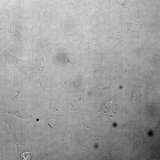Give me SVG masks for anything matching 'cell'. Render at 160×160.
<instances>
[{
	"label": "cell",
	"mask_w": 160,
	"mask_h": 160,
	"mask_svg": "<svg viewBox=\"0 0 160 160\" xmlns=\"http://www.w3.org/2000/svg\"><path fill=\"white\" fill-rule=\"evenodd\" d=\"M24 22L20 18L12 16L11 19L4 22V24L6 32L9 35L11 40L19 42L23 46L27 47L29 46L20 32Z\"/></svg>",
	"instance_id": "cell-1"
},
{
	"label": "cell",
	"mask_w": 160,
	"mask_h": 160,
	"mask_svg": "<svg viewBox=\"0 0 160 160\" xmlns=\"http://www.w3.org/2000/svg\"><path fill=\"white\" fill-rule=\"evenodd\" d=\"M128 26V30L138 36H140L145 30L147 22L134 19L133 22L126 20Z\"/></svg>",
	"instance_id": "cell-2"
},
{
	"label": "cell",
	"mask_w": 160,
	"mask_h": 160,
	"mask_svg": "<svg viewBox=\"0 0 160 160\" xmlns=\"http://www.w3.org/2000/svg\"><path fill=\"white\" fill-rule=\"evenodd\" d=\"M97 7H93L87 9L85 12L86 16L89 17H91L97 11Z\"/></svg>",
	"instance_id": "cell-3"
},
{
	"label": "cell",
	"mask_w": 160,
	"mask_h": 160,
	"mask_svg": "<svg viewBox=\"0 0 160 160\" xmlns=\"http://www.w3.org/2000/svg\"><path fill=\"white\" fill-rule=\"evenodd\" d=\"M132 141L134 142L135 144H140L142 141V139L138 135L132 134L130 136Z\"/></svg>",
	"instance_id": "cell-4"
},
{
	"label": "cell",
	"mask_w": 160,
	"mask_h": 160,
	"mask_svg": "<svg viewBox=\"0 0 160 160\" xmlns=\"http://www.w3.org/2000/svg\"><path fill=\"white\" fill-rule=\"evenodd\" d=\"M139 96V93L135 92L134 94L133 97V102L135 106L137 105L138 103V99Z\"/></svg>",
	"instance_id": "cell-5"
}]
</instances>
